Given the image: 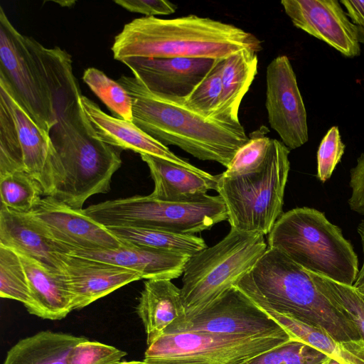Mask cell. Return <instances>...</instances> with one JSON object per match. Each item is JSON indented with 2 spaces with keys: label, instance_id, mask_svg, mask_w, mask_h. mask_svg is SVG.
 Returning a JSON list of instances; mask_svg holds the SVG:
<instances>
[{
  "label": "cell",
  "instance_id": "1",
  "mask_svg": "<svg viewBox=\"0 0 364 364\" xmlns=\"http://www.w3.org/2000/svg\"><path fill=\"white\" fill-rule=\"evenodd\" d=\"M113 57L198 58L225 60L242 50L259 53L260 40L230 23L190 14L174 18L141 17L126 23L115 36Z\"/></svg>",
  "mask_w": 364,
  "mask_h": 364
},
{
  "label": "cell",
  "instance_id": "2",
  "mask_svg": "<svg viewBox=\"0 0 364 364\" xmlns=\"http://www.w3.org/2000/svg\"><path fill=\"white\" fill-rule=\"evenodd\" d=\"M49 134L53 149L41 184L43 196L82 210L90 197L109 191L122 150L97 138L82 107L58 116Z\"/></svg>",
  "mask_w": 364,
  "mask_h": 364
},
{
  "label": "cell",
  "instance_id": "3",
  "mask_svg": "<svg viewBox=\"0 0 364 364\" xmlns=\"http://www.w3.org/2000/svg\"><path fill=\"white\" fill-rule=\"evenodd\" d=\"M132 98L133 122L164 145H174L203 161L228 167L249 140L240 122L205 117L187 107L181 97L151 92L136 77L118 79Z\"/></svg>",
  "mask_w": 364,
  "mask_h": 364
},
{
  "label": "cell",
  "instance_id": "4",
  "mask_svg": "<svg viewBox=\"0 0 364 364\" xmlns=\"http://www.w3.org/2000/svg\"><path fill=\"white\" fill-rule=\"evenodd\" d=\"M235 286L255 303L322 328L339 341L362 339L351 319L318 291L309 272L277 248L268 247Z\"/></svg>",
  "mask_w": 364,
  "mask_h": 364
},
{
  "label": "cell",
  "instance_id": "5",
  "mask_svg": "<svg viewBox=\"0 0 364 364\" xmlns=\"http://www.w3.org/2000/svg\"><path fill=\"white\" fill-rule=\"evenodd\" d=\"M267 246L284 252L306 270L353 286L358 257L342 230L316 209L302 207L283 213L268 234Z\"/></svg>",
  "mask_w": 364,
  "mask_h": 364
},
{
  "label": "cell",
  "instance_id": "6",
  "mask_svg": "<svg viewBox=\"0 0 364 364\" xmlns=\"http://www.w3.org/2000/svg\"><path fill=\"white\" fill-rule=\"evenodd\" d=\"M289 153L282 141L272 139L259 171L235 177L220 174L216 191L225 205L230 228L263 235L270 232L283 213Z\"/></svg>",
  "mask_w": 364,
  "mask_h": 364
},
{
  "label": "cell",
  "instance_id": "7",
  "mask_svg": "<svg viewBox=\"0 0 364 364\" xmlns=\"http://www.w3.org/2000/svg\"><path fill=\"white\" fill-rule=\"evenodd\" d=\"M264 236L230 228L217 244L189 257L181 288L186 317L203 310L238 283L267 251Z\"/></svg>",
  "mask_w": 364,
  "mask_h": 364
},
{
  "label": "cell",
  "instance_id": "8",
  "mask_svg": "<svg viewBox=\"0 0 364 364\" xmlns=\"http://www.w3.org/2000/svg\"><path fill=\"white\" fill-rule=\"evenodd\" d=\"M87 215L108 226H134L194 235L228 220L222 198L209 196L188 202H171L149 196L107 200L83 209Z\"/></svg>",
  "mask_w": 364,
  "mask_h": 364
},
{
  "label": "cell",
  "instance_id": "9",
  "mask_svg": "<svg viewBox=\"0 0 364 364\" xmlns=\"http://www.w3.org/2000/svg\"><path fill=\"white\" fill-rule=\"evenodd\" d=\"M291 339L287 333L247 336L186 331L161 336L147 346L144 361L151 364H248Z\"/></svg>",
  "mask_w": 364,
  "mask_h": 364
},
{
  "label": "cell",
  "instance_id": "10",
  "mask_svg": "<svg viewBox=\"0 0 364 364\" xmlns=\"http://www.w3.org/2000/svg\"><path fill=\"white\" fill-rule=\"evenodd\" d=\"M53 146L0 76V176L23 171L41 186Z\"/></svg>",
  "mask_w": 364,
  "mask_h": 364
},
{
  "label": "cell",
  "instance_id": "11",
  "mask_svg": "<svg viewBox=\"0 0 364 364\" xmlns=\"http://www.w3.org/2000/svg\"><path fill=\"white\" fill-rule=\"evenodd\" d=\"M0 76L31 119L50 133L55 124L52 98L26 41L0 7Z\"/></svg>",
  "mask_w": 364,
  "mask_h": 364
},
{
  "label": "cell",
  "instance_id": "12",
  "mask_svg": "<svg viewBox=\"0 0 364 364\" xmlns=\"http://www.w3.org/2000/svg\"><path fill=\"white\" fill-rule=\"evenodd\" d=\"M186 331L247 336L287 333L237 286H232L203 310L186 316L183 323L166 335Z\"/></svg>",
  "mask_w": 364,
  "mask_h": 364
},
{
  "label": "cell",
  "instance_id": "13",
  "mask_svg": "<svg viewBox=\"0 0 364 364\" xmlns=\"http://www.w3.org/2000/svg\"><path fill=\"white\" fill-rule=\"evenodd\" d=\"M265 107L270 127L287 148L295 149L307 142V114L287 55L274 58L267 65Z\"/></svg>",
  "mask_w": 364,
  "mask_h": 364
},
{
  "label": "cell",
  "instance_id": "14",
  "mask_svg": "<svg viewBox=\"0 0 364 364\" xmlns=\"http://www.w3.org/2000/svg\"><path fill=\"white\" fill-rule=\"evenodd\" d=\"M28 213L70 253L82 250L116 249L127 244L87 215L83 209L73 208L50 196L42 198Z\"/></svg>",
  "mask_w": 364,
  "mask_h": 364
},
{
  "label": "cell",
  "instance_id": "15",
  "mask_svg": "<svg viewBox=\"0 0 364 364\" xmlns=\"http://www.w3.org/2000/svg\"><path fill=\"white\" fill-rule=\"evenodd\" d=\"M294 26L324 41L348 58L360 53L358 27L337 0H282Z\"/></svg>",
  "mask_w": 364,
  "mask_h": 364
},
{
  "label": "cell",
  "instance_id": "16",
  "mask_svg": "<svg viewBox=\"0 0 364 364\" xmlns=\"http://www.w3.org/2000/svg\"><path fill=\"white\" fill-rule=\"evenodd\" d=\"M215 60L181 57L132 58L122 63L151 92L183 98L203 80Z\"/></svg>",
  "mask_w": 364,
  "mask_h": 364
},
{
  "label": "cell",
  "instance_id": "17",
  "mask_svg": "<svg viewBox=\"0 0 364 364\" xmlns=\"http://www.w3.org/2000/svg\"><path fill=\"white\" fill-rule=\"evenodd\" d=\"M61 272L72 295L73 310L82 309L141 279L135 271L70 254L67 255Z\"/></svg>",
  "mask_w": 364,
  "mask_h": 364
},
{
  "label": "cell",
  "instance_id": "18",
  "mask_svg": "<svg viewBox=\"0 0 364 364\" xmlns=\"http://www.w3.org/2000/svg\"><path fill=\"white\" fill-rule=\"evenodd\" d=\"M81 105L96 136L106 144L121 150H131L140 155L158 156L189 169H199L174 154L166 146L146 134L134 122L106 114L86 96L82 95Z\"/></svg>",
  "mask_w": 364,
  "mask_h": 364
},
{
  "label": "cell",
  "instance_id": "19",
  "mask_svg": "<svg viewBox=\"0 0 364 364\" xmlns=\"http://www.w3.org/2000/svg\"><path fill=\"white\" fill-rule=\"evenodd\" d=\"M0 245L38 261L50 269L60 272L70 252L36 223L28 213L0 208Z\"/></svg>",
  "mask_w": 364,
  "mask_h": 364
},
{
  "label": "cell",
  "instance_id": "20",
  "mask_svg": "<svg viewBox=\"0 0 364 364\" xmlns=\"http://www.w3.org/2000/svg\"><path fill=\"white\" fill-rule=\"evenodd\" d=\"M70 255L110 263L141 274V279L178 278L189 256L145 246L127 244L116 249L76 250Z\"/></svg>",
  "mask_w": 364,
  "mask_h": 364
},
{
  "label": "cell",
  "instance_id": "21",
  "mask_svg": "<svg viewBox=\"0 0 364 364\" xmlns=\"http://www.w3.org/2000/svg\"><path fill=\"white\" fill-rule=\"evenodd\" d=\"M147 164L154 183L150 196L171 202H188L207 196L209 190L217 189L220 174L211 175L201 169L192 170L162 158L140 155Z\"/></svg>",
  "mask_w": 364,
  "mask_h": 364
},
{
  "label": "cell",
  "instance_id": "22",
  "mask_svg": "<svg viewBox=\"0 0 364 364\" xmlns=\"http://www.w3.org/2000/svg\"><path fill=\"white\" fill-rule=\"evenodd\" d=\"M136 309L145 330L147 346L186 318L181 289L168 279L144 282Z\"/></svg>",
  "mask_w": 364,
  "mask_h": 364
},
{
  "label": "cell",
  "instance_id": "23",
  "mask_svg": "<svg viewBox=\"0 0 364 364\" xmlns=\"http://www.w3.org/2000/svg\"><path fill=\"white\" fill-rule=\"evenodd\" d=\"M18 255L27 277L31 296L27 311L43 319L55 321L65 318L73 311V305L63 273L50 269L24 254Z\"/></svg>",
  "mask_w": 364,
  "mask_h": 364
},
{
  "label": "cell",
  "instance_id": "24",
  "mask_svg": "<svg viewBox=\"0 0 364 364\" xmlns=\"http://www.w3.org/2000/svg\"><path fill=\"white\" fill-rule=\"evenodd\" d=\"M255 304L293 339L303 342L343 364H364V340L339 341L322 328L306 323L267 305Z\"/></svg>",
  "mask_w": 364,
  "mask_h": 364
},
{
  "label": "cell",
  "instance_id": "25",
  "mask_svg": "<svg viewBox=\"0 0 364 364\" xmlns=\"http://www.w3.org/2000/svg\"><path fill=\"white\" fill-rule=\"evenodd\" d=\"M257 53L242 50L223 60L222 92L212 117L228 122H240V104L257 74Z\"/></svg>",
  "mask_w": 364,
  "mask_h": 364
},
{
  "label": "cell",
  "instance_id": "26",
  "mask_svg": "<svg viewBox=\"0 0 364 364\" xmlns=\"http://www.w3.org/2000/svg\"><path fill=\"white\" fill-rule=\"evenodd\" d=\"M83 336L41 331L19 340L7 352L3 364H68L72 348Z\"/></svg>",
  "mask_w": 364,
  "mask_h": 364
},
{
  "label": "cell",
  "instance_id": "27",
  "mask_svg": "<svg viewBox=\"0 0 364 364\" xmlns=\"http://www.w3.org/2000/svg\"><path fill=\"white\" fill-rule=\"evenodd\" d=\"M107 228L125 244L145 246L189 257L207 247L204 240L194 235L134 226H108Z\"/></svg>",
  "mask_w": 364,
  "mask_h": 364
},
{
  "label": "cell",
  "instance_id": "28",
  "mask_svg": "<svg viewBox=\"0 0 364 364\" xmlns=\"http://www.w3.org/2000/svg\"><path fill=\"white\" fill-rule=\"evenodd\" d=\"M308 272L318 291L351 319L364 340V299L358 289Z\"/></svg>",
  "mask_w": 364,
  "mask_h": 364
},
{
  "label": "cell",
  "instance_id": "29",
  "mask_svg": "<svg viewBox=\"0 0 364 364\" xmlns=\"http://www.w3.org/2000/svg\"><path fill=\"white\" fill-rule=\"evenodd\" d=\"M43 195L41 184L23 171L0 176L1 205L10 210L30 212Z\"/></svg>",
  "mask_w": 364,
  "mask_h": 364
},
{
  "label": "cell",
  "instance_id": "30",
  "mask_svg": "<svg viewBox=\"0 0 364 364\" xmlns=\"http://www.w3.org/2000/svg\"><path fill=\"white\" fill-rule=\"evenodd\" d=\"M82 80L116 117L133 122L132 98L118 81L95 68L84 71Z\"/></svg>",
  "mask_w": 364,
  "mask_h": 364
},
{
  "label": "cell",
  "instance_id": "31",
  "mask_svg": "<svg viewBox=\"0 0 364 364\" xmlns=\"http://www.w3.org/2000/svg\"><path fill=\"white\" fill-rule=\"evenodd\" d=\"M0 296L18 301L27 309L31 296L27 277L18 253L0 245Z\"/></svg>",
  "mask_w": 364,
  "mask_h": 364
},
{
  "label": "cell",
  "instance_id": "32",
  "mask_svg": "<svg viewBox=\"0 0 364 364\" xmlns=\"http://www.w3.org/2000/svg\"><path fill=\"white\" fill-rule=\"evenodd\" d=\"M267 127L262 126L249 135V140L236 152L222 174L228 177L241 176L262 168L270 148L272 139Z\"/></svg>",
  "mask_w": 364,
  "mask_h": 364
},
{
  "label": "cell",
  "instance_id": "33",
  "mask_svg": "<svg viewBox=\"0 0 364 364\" xmlns=\"http://www.w3.org/2000/svg\"><path fill=\"white\" fill-rule=\"evenodd\" d=\"M223 60H216L203 80L187 96L182 98L187 107L205 117L213 118L212 115L219 103L222 92Z\"/></svg>",
  "mask_w": 364,
  "mask_h": 364
},
{
  "label": "cell",
  "instance_id": "34",
  "mask_svg": "<svg viewBox=\"0 0 364 364\" xmlns=\"http://www.w3.org/2000/svg\"><path fill=\"white\" fill-rule=\"evenodd\" d=\"M329 356L296 339L264 353L248 364H320Z\"/></svg>",
  "mask_w": 364,
  "mask_h": 364
},
{
  "label": "cell",
  "instance_id": "35",
  "mask_svg": "<svg viewBox=\"0 0 364 364\" xmlns=\"http://www.w3.org/2000/svg\"><path fill=\"white\" fill-rule=\"evenodd\" d=\"M127 355L112 346L85 338L72 348L68 364H117Z\"/></svg>",
  "mask_w": 364,
  "mask_h": 364
},
{
  "label": "cell",
  "instance_id": "36",
  "mask_svg": "<svg viewBox=\"0 0 364 364\" xmlns=\"http://www.w3.org/2000/svg\"><path fill=\"white\" fill-rule=\"evenodd\" d=\"M345 148L338 127H331L323 137L317 151L316 176L322 183L331 177L337 164L341 161Z\"/></svg>",
  "mask_w": 364,
  "mask_h": 364
},
{
  "label": "cell",
  "instance_id": "37",
  "mask_svg": "<svg viewBox=\"0 0 364 364\" xmlns=\"http://www.w3.org/2000/svg\"><path fill=\"white\" fill-rule=\"evenodd\" d=\"M114 3L126 10L144 14L146 17L173 14L177 6L166 0H115Z\"/></svg>",
  "mask_w": 364,
  "mask_h": 364
},
{
  "label": "cell",
  "instance_id": "38",
  "mask_svg": "<svg viewBox=\"0 0 364 364\" xmlns=\"http://www.w3.org/2000/svg\"><path fill=\"white\" fill-rule=\"evenodd\" d=\"M349 186L351 194L348 205L353 211L364 215V153L358 156L355 166L350 171Z\"/></svg>",
  "mask_w": 364,
  "mask_h": 364
},
{
  "label": "cell",
  "instance_id": "39",
  "mask_svg": "<svg viewBox=\"0 0 364 364\" xmlns=\"http://www.w3.org/2000/svg\"><path fill=\"white\" fill-rule=\"evenodd\" d=\"M346 8L353 23L358 27L364 29V1H348L342 0L340 1Z\"/></svg>",
  "mask_w": 364,
  "mask_h": 364
},
{
  "label": "cell",
  "instance_id": "40",
  "mask_svg": "<svg viewBox=\"0 0 364 364\" xmlns=\"http://www.w3.org/2000/svg\"><path fill=\"white\" fill-rule=\"evenodd\" d=\"M358 233L360 235L363 252V262L360 269H359L357 279L353 284L355 288L364 287V219L361 220L358 226Z\"/></svg>",
  "mask_w": 364,
  "mask_h": 364
},
{
  "label": "cell",
  "instance_id": "41",
  "mask_svg": "<svg viewBox=\"0 0 364 364\" xmlns=\"http://www.w3.org/2000/svg\"><path fill=\"white\" fill-rule=\"evenodd\" d=\"M117 364H151V363H146L144 360L143 361L133 360V361H121Z\"/></svg>",
  "mask_w": 364,
  "mask_h": 364
},
{
  "label": "cell",
  "instance_id": "42",
  "mask_svg": "<svg viewBox=\"0 0 364 364\" xmlns=\"http://www.w3.org/2000/svg\"><path fill=\"white\" fill-rule=\"evenodd\" d=\"M326 364H343V363L335 358L329 357L326 361Z\"/></svg>",
  "mask_w": 364,
  "mask_h": 364
},
{
  "label": "cell",
  "instance_id": "43",
  "mask_svg": "<svg viewBox=\"0 0 364 364\" xmlns=\"http://www.w3.org/2000/svg\"><path fill=\"white\" fill-rule=\"evenodd\" d=\"M359 38L360 43H364V31L359 30Z\"/></svg>",
  "mask_w": 364,
  "mask_h": 364
},
{
  "label": "cell",
  "instance_id": "44",
  "mask_svg": "<svg viewBox=\"0 0 364 364\" xmlns=\"http://www.w3.org/2000/svg\"><path fill=\"white\" fill-rule=\"evenodd\" d=\"M359 293L360 294V295L362 296V297L364 299V287H362V288H357Z\"/></svg>",
  "mask_w": 364,
  "mask_h": 364
},
{
  "label": "cell",
  "instance_id": "45",
  "mask_svg": "<svg viewBox=\"0 0 364 364\" xmlns=\"http://www.w3.org/2000/svg\"><path fill=\"white\" fill-rule=\"evenodd\" d=\"M328 359H327V360H328ZM327 360H325V361H323V363H320V364H326V361H327Z\"/></svg>",
  "mask_w": 364,
  "mask_h": 364
},
{
  "label": "cell",
  "instance_id": "46",
  "mask_svg": "<svg viewBox=\"0 0 364 364\" xmlns=\"http://www.w3.org/2000/svg\"><path fill=\"white\" fill-rule=\"evenodd\" d=\"M358 28H359V27H358ZM361 29L364 31V29H363V28H361Z\"/></svg>",
  "mask_w": 364,
  "mask_h": 364
}]
</instances>
